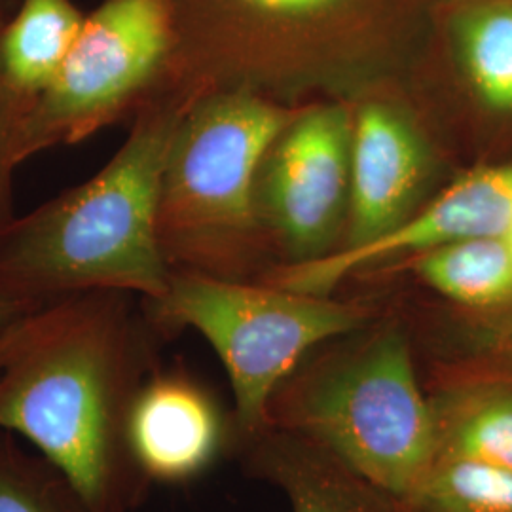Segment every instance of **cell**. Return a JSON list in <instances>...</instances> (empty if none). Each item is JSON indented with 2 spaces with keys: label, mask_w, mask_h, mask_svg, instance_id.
<instances>
[{
  "label": "cell",
  "mask_w": 512,
  "mask_h": 512,
  "mask_svg": "<svg viewBox=\"0 0 512 512\" xmlns=\"http://www.w3.org/2000/svg\"><path fill=\"white\" fill-rule=\"evenodd\" d=\"M19 0H0V27L12 18L14 10L18 8Z\"/></svg>",
  "instance_id": "7402d4cb"
},
{
  "label": "cell",
  "mask_w": 512,
  "mask_h": 512,
  "mask_svg": "<svg viewBox=\"0 0 512 512\" xmlns=\"http://www.w3.org/2000/svg\"><path fill=\"white\" fill-rule=\"evenodd\" d=\"M173 50L164 0H103L84 19L54 82L25 112L16 145L19 164L137 114L167 84Z\"/></svg>",
  "instance_id": "8992f818"
},
{
  "label": "cell",
  "mask_w": 512,
  "mask_h": 512,
  "mask_svg": "<svg viewBox=\"0 0 512 512\" xmlns=\"http://www.w3.org/2000/svg\"><path fill=\"white\" fill-rule=\"evenodd\" d=\"M129 296L50 300L0 357V433L27 440L88 512H129L147 492L128 448V418L152 374Z\"/></svg>",
  "instance_id": "6da1fadb"
},
{
  "label": "cell",
  "mask_w": 512,
  "mask_h": 512,
  "mask_svg": "<svg viewBox=\"0 0 512 512\" xmlns=\"http://www.w3.org/2000/svg\"><path fill=\"white\" fill-rule=\"evenodd\" d=\"M234 446L247 471L279 488L293 512H399L393 495L306 437L266 427Z\"/></svg>",
  "instance_id": "4fadbf2b"
},
{
  "label": "cell",
  "mask_w": 512,
  "mask_h": 512,
  "mask_svg": "<svg viewBox=\"0 0 512 512\" xmlns=\"http://www.w3.org/2000/svg\"><path fill=\"white\" fill-rule=\"evenodd\" d=\"M404 260L446 304L467 310L512 304V245L505 236L461 239Z\"/></svg>",
  "instance_id": "e0dca14e"
},
{
  "label": "cell",
  "mask_w": 512,
  "mask_h": 512,
  "mask_svg": "<svg viewBox=\"0 0 512 512\" xmlns=\"http://www.w3.org/2000/svg\"><path fill=\"white\" fill-rule=\"evenodd\" d=\"M425 346V389L461 382L512 384V304L467 310L444 302L429 317Z\"/></svg>",
  "instance_id": "5bb4252c"
},
{
  "label": "cell",
  "mask_w": 512,
  "mask_h": 512,
  "mask_svg": "<svg viewBox=\"0 0 512 512\" xmlns=\"http://www.w3.org/2000/svg\"><path fill=\"white\" fill-rule=\"evenodd\" d=\"M147 306L156 329L196 330L217 351L234 391V444L268 427L275 391L310 351L374 321L365 306L332 296L192 270H173Z\"/></svg>",
  "instance_id": "5b68a950"
},
{
  "label": "cell",
  "mask_w": 512,
  "mask_h": 512,
  "mask_svg": "<svg viewBox=\"0 0 512 512\" xmlns=\"http://www.w3.org/2000/svg\"><path fill=\"white\" fill-rule=\"evenodd\" d=\"M507 238L511 239V245H512V230H511V234H509V236H507Z\"/></svg>",
  "instance_id": "603a6c76"
},
{
  "label": "cell",
  "mask_w": 512,
  "mask_h": 512,
  "mask_svg": "<svg viewBox=\"0 0 512 512\" xmlns=\"http://www.w3.org/2000/svg\"><path fill=\"white\" fill-rule=\"evenodd\" d=\"M84 19L73 0H19L0 27V84L31 107L54 82Z\"/></svg>",
  "instance_id": "2e32d148"
},
{
  "label": "cell",
  "mask_w": 512,
  "mask_h": 512,
  "mask_svg": "<svg viewBox=\"0 0 512 512\" xmlns=\"http://www.w3.org/2000/svg\"><path fill=\"white\" fill-rule=\"evenodd\" d=\"M435 165L433 150L406 114L387 103L359 109L353 118L346 239L338 251L365 249L399 230L418 211Z\"/></svg>",
  "instance_id": "30bf717a"
},
{
  "label": "cell",
  "mask_w": 512,
  "mask_h": 512,
  "mask_svg": "<svg viewBox=\"0 0 512 512\" xmlns=\"http://www.w3.org/2000/svg\"><path fill=\"white\" fill-rule=\"evenodd\" d=\"M234 444V425L215 397L183 372L152 370L128 418V448L145 482L184 484Z\"/></svg>",
  "instance_id": "8fae6325"
},
{
  "label": "cell",
  "mask_w": 512,
  "mask_h": 512,
  "mask_svg": "<svg viewBox=\"0 0 512 512\" xmlns=\"http://www.w3.org/2000/svg\"><path fill=\"white\" fill-rule=\"evenodd\" d=\"M29 105L0 84V232L16 219L12 213L14 173L19 160L16 145L21 120Z\"/></svg>",
  "instance_id": "ffe728a7"
},
{
  "label": "cell",
  "mask_w": 512,
  "mask_h": 512,
  "mask_svg": "<svg viewBox=\"0 0 512 512\" xmlns=\"http://www.w3.org/2000/svg\"><path fill=\"white\" fill-rule=\"evenodd\" d=\"M353 118L344 105L294 114L256 179V222L274 228L294 264L332 253L348 224Z\"/></svg>",
  "instance_id": "52a82bcc"
},
{
  "label": "cell",
  "mask_w": 512,
  "mask_h": 512,
  "mask_svg": "<svg viewBox=\"0 0 512 512\" xmlns=\"http://www.w3.org/2000/svg\"><path fill=\"white\" fill-rule=\"evenodd\" d=\"M190 101L150 99L92 179L12 220L0 232V289L35 302L92 291L160 298L173 272L158 230L162 179Z\"/></svg>",
  "instance_id": "7a4b0ae2"
},
{
  "label": "cell",
  "mask_w": 512,
  "mask_h": 512,
  "mask_svg": "<svg viewBox=\"0 0 512 512\" xmlns=\"http://www.w3.org/2000/svg\"><path fill=\"white\" fill-rule=\"evenodd\" d=\"M0 512H88L67 480L0 433Z\"/></svg>",
  "instance_id": "d6986e66"
},
{
  "label": "cell",
  "mask_w": 512,
  "mask_h": 512,
  "mask_svg": "<svg viewBox=\"0 0 512 512\" xmlns=\"http://www.w3.org/2000/svg\"><path fill=\"white\" fill-rule=\"evenodd\" d=\"M293 116L245 86L188 103L167 154L158 213L173 270L241 279L260 165Z\"/></svg>",
  "instance_id": "277c9868"
},
{
  "label": "cell",
  "mask_w": 512,
  "mask_h": 512,
  "mask_svg": "<svg viewBox=\"0 0 512 512\" xmlns=\"http://www.w3.org/2000/svg\"><path fill=\"white\" fill-rule=\"evenodd\" d=\"M442 2H448V0H439V4H442Z\"/></svg>",
  "instance_id": "cb8c5ba5"
},
{
  "label": "cell",
  "mask_w": 512,
  "mask_h": 512,
  "mask_svg": "<svg viewBox=\"0 0 512 512\" xmlns=\"http://www.w3.org/2000/svg\"><path fill=\"white\" fill-rule=\"evenodd\" d=\"M512 230V162L471 165L399 230L359 251H334L275 275L270 285L296 293L332 296L336 287L370 266L418 255L461 239L501 238Z\"/></svg>",
  "instance_id": "9c48e42d"
},
{
  "label": "cell",
  "mask_w": 512,
  "mask_h": 512,
  "mask_svg": "<svg viewBox=\"0 0 512 512\" xmlns=\"http://www.w3.org/2000/svg\"><path fill=\"white\" fill-rule=\"evenodd\" d=\"M437 458L512 471V384L461 382L427 389Z\"/></svg>",
  "instance_id": "9a60e30c"
},
{
  "label": "cell",
  "mask_w": 512,
  "mask_h": 512,
  "mask_svg": "<svg viewBox=\"0 0 512 512\" xmlns=\"http://www.w3.org/2000/svg\"><path fill=\"white\" fill-rule=\"evenodd\" d=\"M175 33L167 74L184 95L236 88L256 52L279 35L332 29L365 10L368 0H164Z\"/></svg>",
  "instance_id": "ba28073f"
},
{
  "label": "cell",
  "mask_w": 512,
  "mask_h": 512,
  "mask_svg": "<svg viewBox=\"0 0 512 512\" xmlns=\"http://www.w3.org/2000/svg\"><path fill=\"white\" fill-rule=\"evenodd\" d=\"M268 427L323 446L393 497L408 494L435 463L437 442L403 319H374L298 366L272 397Z\"/></svg>",
  "instance_id": "3957f363"
},
{
  "label": "cell",
  "mask_w": 512,
  "mask_h": 512,
  "mask_svg": "<svg viewBox=\"0 0 512 512\" xmlns=\"http://www.w3.org/2000/svg\"><path fill=\"white\" fill-rule=\"evenodd\" d=\"M399 512H512V471L465 459H435Z\"/></svg>",
  "instance_id": "ac0fdd59"
},
{
  "label": "cell",
  "mask_w": 512,
  "mask_h": 512,
  "mask_svg": "<svg viewBox=\"0 0 512 512\" xmlns=\"http://www.w3.org/2000/svg\"><path fill=\"white\" fill-rule=\"evenodd\" d=\"M46 302L27 300L16 294L6 293L0 289V357L6 348L10 336L18 329L25 317H29L33 311L40 308Z\"/></svg>",
  "instance_id": "44dd1931"
},
{
  "label": "cell",
  "mask_w": 512,
  "mask_h": 512,
  "mask_svg": "<svg viewBox=\"0 0 512 512\" xmlns=\"http://www.w3.org/2000/svg\"><path fill=\"white\" fill-rule=\"evenodd\" d=\"M442 35L486 164L512 162V0L442 2Z\"/></svg>",
  "instance_id": "7c38bea8"
}]
</instances>
